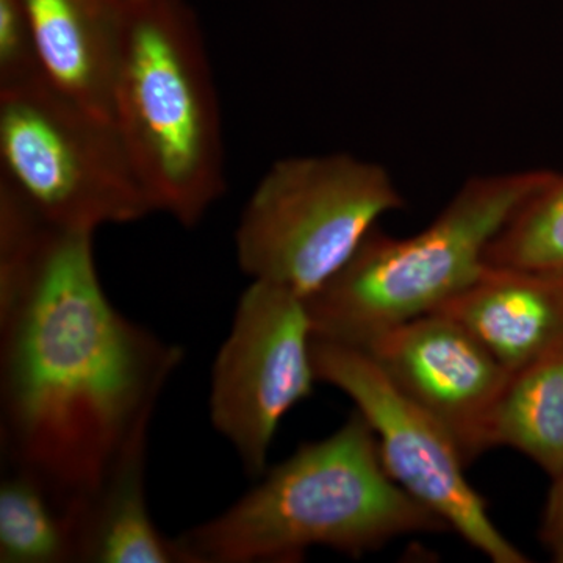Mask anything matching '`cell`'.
<instances>
[{
	"mask_svg": "<svg viewBox=\"0 0 563 563\" xmlns=\"http://www.w3.org/2000/svg\"><path fill=\"white\" fill-rule=\"evenodd\" d=\"M118 3V7L124 5V3L132 2V0H114Z\"/></svg>",
	"mask_w": 563,
	"mask_h": 563,
	"instance_id": "18",
	"label": "cell"
},
{
	"mask_svg": "<svg viewBox=\"0 0 563 563\" xmlns=\"http://www.w3.org/2000/svg\"><path fill=\"white\" fill-rule=\"evenodd\" d=\"M111 122L154 211L196 228L224 195L220 101L185 0L120 5Z\"/></svg>",
	"mask_w": 563,
	"mask_h": 563,
	"instance_id": "3",
	"label": "cell"
},
{
	"mask_svg": "<svg viewBox=\"0 0 563 563\" xmlns=\"http://www.w3.org/2000/svg\"><path fill=\"white\" fill-rule=\"evenodd\" d=\"M358 350L442 422L466 465L493 448L496 412L512 373L453 318L422 314Z\"/></svg>",
	"mask_w": 563,
	"mask_h": 563,
	"instance_id": "9",
	"label": "cell"
},
{
	"mask_svg": "<svg viewBox=\"0 0 563 563\" xmlns=\"http://www.w3.org/2000/svg\"><path fill=\"white\" fill-rule=\"evenodd\" d=\"M312 340L301 296L262 280H252L240 296L214 358L209 409L250 476L266 472L280 421L312 395Z\"/></svg>",
	"mask_w": 563,
	"mask_h": 563,
	"instance_id": "8",
	"label": "cell"
},
{
	"mask_svg": "<svg viewBox=\"0 0 563 563\" xmlns=\"http://www.w3.org/2000/svg\"><path fill=\"white\" fill-rule=\"evenodd\" d=\"M435 312L462 324L514 374L563 339V273L485 263Z\"/></svg>",
	"mask_w": 563,
	"mask_h": 563,
	"instance_id": "10",
	"label": "cell"
},
{
	"mask_svg": "<svg viewBox=\"0 0 563 563\" xmlns=\"http://www.w3.org/2000/svg\"><path fill=\"white\" fill-rule=\"evenodd\" d=\"M553 479L540 526V540L553 561L563 563V472Z\"/></svg>",
	"mask_w": 563,
	"mask_h": 563,
	"instance_id": "17",
	"label": "cell"
},
{
	"mask_svg": "<svg viewBox=\"0 0 563 563\" xmlns=\"http://www.w3.org/2000/svg\"><path fill=\"white\" fill-rule=\"evenodd\" d=\"M263 474L224 512L177 537L190 563H295L312 548L362 555L399 537L450 531L391 479L357 410Z\"/></svg>",
	"mask_w": 563,
	"mask_h": 563,
	"instance_id": "2",
	"label": "cell"
},
{
	"mask_svg": "<svg viewBox=\"0 0 563 563\" xmlns=\"http://www.w3.org/2000/svg\"><path fill=\"white\" fill-rule=\"evenodd\" d=\"M402 196L390 174L350 154L274 163L258 181L235 232L236 261L252 280L307 299L346 265Z\"/></svg>",
	"mask_w": 563,
	"mask_h": 563,
	"instance_id": "5",
	"label": "cell"
},
{
	"mask_svg": "<svg viewBox=\"0 0 563 563\" xmlns=\"http://www.w3.org/2000/svg\"><path fill=\"white\" fill-rule=\"evenodd\" d=\"M41 70L63 95L111 122L120 44L114 0H22Z\"/></svg>",
	"mask_w": 563,
	"mask_h": 563,
	"instance_id": "11",
	"label": "cell"
},
{
	"mask_svg": "<svg viewBox=\"0 0 563 563\" xmlns=\"http://www.w3.org/2000/svg\"><path fill=\"white\" fill-rule=\"evenodd\" d=\"M154 413L146 415L122 446L79 518L81 563H190L177 539L152 520L146 493L147 446Z\"/></svg>",
	"mask_w": 563,
	"mask_h": 563,
	"instance_id": "12",
	"label": "cell"
},
{
	"mask_svg": "<svg viewBox=\"0 0 563 563\" xmlns=\"http://www.w3.org/2000/svg\"><path fill=\"white\" fill-rule=\"evenodd\" d=\"M496 446L525 454L551 477L563 472V339L510 377L493 426Z\"/></svg>",
	"mask_w": 563,
	"mask_h": 563,
	"instance_id": "13",
	"label": "cell"
},
{
	"mask_svg": "<svg viewBox=\"0 0 563 563\" xmlns=\"http://www.w3.org/2000/svg\"><path fill=\"white\" fill-rule=\"evenodd\" d=\"M44 77L22 0H0V90Z\"/></svg>",
	"mask_w": 563,
	"mask_h": 563,
	"instance_id": "16",
	"label": "cell"
},
{
	"mask_svg": "<svg viewBox=\"0 0 563 563\" xmlns=\"http://www.w3.org/2000/svg\"><path fill=\"white\" fill-rule=\"evenodd\" d=\"M0 339L7 454L80 517L184 351L110 302L95 233L55 228L0 277Z\"/></svg>",
	"mask_w": 563,
	"mask_h": 563,
	"instance_id": "1",
	"label": "cell"
},
{
	"mask_svg": "<svg viewBox=\"0 0 563 563\" xmlns=\"http://www.w3.org/2000/svg\"><path fill=\"white\" fill-rule=\"evenodd\" d=\"M554 174L473 177L417 235L393 239L374 228L346 265L306 299L313 336L362 347L387 329L435 312L476 279L493 239Z\"/></svg>",
	"mask_w": 563,
	"mask_h": 563,
	"instance_id": "4",
	"label": "cell"
},
{
	"mask_svg": "<svg viewBox=\"0 0 563 563\" xmlns=\"http://www.w3.org/2000/svg\"><path fill=\"white\" fill-rule=\"evenodd\" d=\"M492 266L563 273V176L521 203L485 252Z\"/></svg>",
	"mask_w": 563,
	"mask_h": 563,
	"instance_id": "15",
	"label": "cell"
},
{
	"mask_svg": "<svg viewBox=\"0 0 563 563\" xmlns=\"http://www.w3.org/2000/svg\"><path fill=\"white\" fill-rule=\"evenodd\" d=\"M0 562H80L79 526L31 474L14 470L0 485Z\"/></svg>",
	"mask_w": 563,
	"mask_h": 563,
	"instance_id": "14",
	"label": "cell"
},
{
	"mask_svg": "<svg viewBox=\"0 0 563 563\" xmlns=\"http://www.w3.org/2000/svg\"><path fill=\"white\" fill-rule=\"evenodd\" d=\"M0 179L62 231L96 233L155 213L113 122L46 77L0 90Z\"/></svg>",
	"mask_w": 563,
	"mask_h": 563,
	"instance_id": "6",
	"label": "cell"
},
{
	"mask_svg": "<svg viewBox=\"0 0 563 563\" xmlns=\"http://www.w3.org/2000/svg\"><path fill=\"white\" fill-rule=\"evenodd\" d=\"M312 362L318 383L339 388L368 422L385 470L404 492L492 562H531L493 523L453 435L365 351L313 336Z\"/></svg>",
	"mask_w": 563,
	"mask_h": 563,
	"instance_id": "7",
	"label": "cell"
}]
</instances>
